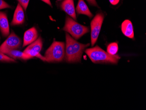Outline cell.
Returning a JSON list of instances; mask_svg holds the SVG:
<instances>
[{
    "instance_id": "1",
    "label": "cell",
    "mask_w": 146,
    "mask_h": 110,
    "mask_svg": "<svg viewBox=\"0 0 146 110\" xmlns=\"http://www.w3.org/2000/svg\"><path fill=\"white\" fill-rule=\"evenodd\" d=\"M65 59L68 63L81 62L82 55L85 48L90 45L82 44L77 42L68 33L66 34Z\"/></svg>"
},
{
    "instance_id": "2",
    "label": "cell",
    "mask_w": 146,
    "mask_h": 110,
    "mask_svg": "<svg viewBox=\"0 0 146 110\" xmlns=\"http://www.w3.org/2000/svg\"><path fill=\"white\" fill-rule=\"evenodd\" d=\"M85 53L94 63L116 64L120 59L118 55H110L98 46L86 49Z\"/></svg>"
},
{
    "instance_id": "3",
    "label": "cell",
    "mask_w": 146,
    "mask_h": 110,
    "mask_svg": "<svg viewBox=\"0 0 146 110\" xmlns=\"http://www.w3.org/2000/svg\"><path fill=\"white\" fill-rule=\"evenodd\" d=\"M65 43L54 41L46 50L44 56L45 61L48 62H60L65 57Z\"/></svg>"
},
{
    "instance_id": "4",
    "label": "cell",
    "mask_w": 146,
    "mask_h": 110,
    "mask_svg": "<svg viewBox=\"0 0 146 110\" xmlns=\"http://www.w3.org/2000/svg\"><path fill=\"white\" fill-rule=\"evenodd\" d=\"M63 30L69 33L75 40H78L89 31L88 27L78 23L74 19L68 16L66 17Z\"/></svg>"
},
{
    "instance_id": "5",
    "label": "cell",
    "mask_w": 146,
    "mask_h": 110,
    "mask_svg": "<svg viewBox=\"0 0 146 110\" xmlns=\"http://www.w3.org/2000/svg\"><path fill=\"white\" fill-rule=\"evenodd\" d=\"M104 19V15L103 14L98 13L91 22V43L92 46L95 45L97 41Z\"/></svg>"
},
{
    "instance_id": "6",
    "label": "cell",
    "mask_w": 146,
    "mask_h": 110,
    "mask_svg": "<svg viewBox=\"0 0 146 110\" xmlns=\"http://www.w3.org/2000/svg\"><path fill=\"white\" fill-rule=\"evenodd\" d=\"M22 40L13 32L0 46V52L4 54L5 52L11 50H17L21 47Z\"/></svg>"
},
{
    "instance_id": "7",
    "label": "cell",
    "mask_w": 146,
    "mask_h": 110,
    "mask_svg": "<svg viewBox=\"0 0 146 110\" xmlns=\"http://www.w3.org/2000/svg\"><path fill=\"white\" fill-rule=\"evenodd\" d=\"M42 47V41L41 37H39L37 40L34 42L31 43L25 50L23 52L27 54L33 58L36 57H38L43 61H45L44 56H42L40 54V52L41 51Z\"/></svg>"
},
{
    "instance_id": "8",
    "label": "cell",
    "mask_w": 146,
    "mask_h": 110,
    "mask_svg": "<svg viewBox=\"0 0 146 110\" xmlns=\"http://www.w3.org/2000/svg\"><path fill=\"white\" fill-rule=\"evenodd\" d=\"M38 37L37 30L35 27H32L25 33L23 37V47L33 43Z\"/></svg>"
},
{
    "instance_id": "9",
    "label": "cell",
    "mask_w": 146,
    "mask_h": 110,
    "mask_svg": "<svg viewBox=\"0 0 146 110\" xmlns=\"http://www.w3.org/2000/svg\"><path fill=\"white\" fill-rule=\"evenodd\" d=\"M25 21V14L23 7L19 3H18L14 12L13 19L11 23V25H19L23 23Z\"/></svg>"
},
{
    "instance_id": "10",
    "label": "cell",
    "mask_w": 146,
    "mask_h": 110,
    "mask_svg": "<svg viewBox=\"0 0 146 110\" xmlns=\"http://www.w3.org/2000/svg\"><path fill=\"white\" fill-rule=\"evenodd\" d=\"M61 9L73 18L76 20V14L74 8V0H64L61 3Z\"/></svg>"
},
{
    "instance_id": "11",
    "label": "cell",
    "mask_w": 146,
    "mask_h": 110,
    "mask_svg": "<svg viewBox=\"0 0 146 110\" xmlns=\"http://www.w3.org/2000/svg\"><path fill=\"white\" fill-rule=\"evenodd\" d=\"M0 29L4 37L9 35V25L8 17L5 13L1 11H0Z\"/></svg>"
},
{
    "instance_id": "12",
    "label": "cell",
    "mask_w": 146,
    "mask_h": 110,
    "mask_svg": "<svg viewBox=\"0 0 146 110\" xmlns=\"http://www.w3.org/2000/svg\"><path fill=\"white\" fill-rule=\"evenodd\" d=\"M121 29L125 36L129 38H134L133 25L130 20H125L122 23Z\"/></svg>"
},
{
    "instance_id": "13",
    "label": "cell",
    "mask_w": 146,
    "mask_h": 110,
    "mask_svg": "<svg viewBox=\"0 0 146 110\" xmlns=\"http://www.w3.org/2000/svg\"><path fill=\"white\" fill-rule=\"evenodd\" d=\"M9 57L14 59H20L23 60H27L32 58L30 56L25 54L23 52L17 50H11L7 51L4 53Z\"/></svg>"
},
{
    "instance_id": "14",
    "label": "cell",
    "mask_w": 146,
    "mask_h": 110,
    "mask_svg": "<svg viewBox=\"0 0 146 110\" xmlns=\"http://www.w3.org/2000/svg\"><path fill=\"white\" fill-rule=\"evenodd\" d=\"M76 11L78 14L84 15L88 16L90 18L93 17L92 14L91 13L84 0H79L76 8Z\"/></svg>"
},
{
    "instance_id": "15",
    "label": "cell",
    "mask_w": 146,
    "mask_h": 110,
    "mask_svg": "<svg viewBox=\"0 0 146 110\" xmlns=\"http://www.w3.org/2000/svg\"><path fill=\"white\" fill-rule=\"evenodd\" d=\"M118 44L117 43H110L107 48V53L112 55H116L118 51Z\"/></svg>"
},
{
    "instance_id": "16",
    "label": "cell",
    "mask_w": 146,
    "mask_h": 110,
    "mask_svg": "<svg viewBox=\"0 0 146 110\" xmlns=\"http://www.w3.org/2000/svg\"><path fill=\"white\" fill-rule=\"evenodd\" d=\"M0 61L2 62H16L15 60L0 52Z\"/></svg>"
},
{
    "instance_id": "17",
    "label": "cell",
    "mask_w": 146,
    "mask_h": 110,
    "mask_svg": "<svg viewBox=\"0 0 146 110\" xmlns=\"http://www.w3.org/2000/svg\"><path fill=\"white\" fill-rule=\"evenodd\" d=\"M17 1H19V3L21 5L25 11L29 3V0H17Z\"/></svg>"
},
{
    "instance_id": "18",
    "label": "cell",
    "mask_w": 146,
    "mask_h": 110,
    "mask_svg": "<svg viewBox=\"0 0 146 110\" xmlns=\"http://www.w3.org/2000/svg\"><path fill=\"white\" fill-rule=\"evenodd\" d=\"M11 8V6L6 3L4 0H0V10Z\"/></svg>"
},
{
    "instance_id": "19",
    "label": "cell",
    "mask_w": 146,
    "mask_h": 110,
    "mask_svg": "<svg viewBox=\"0 0 146 110\" xmlns=\"http://www.w3.org/2000/svg\"><path fill=\"white\" fill-rule=\"evenodd\" d=\"M88 1V3L90 4V5H92L95 6H97L98 7L96 1V0H87Z\"/></svg>"
},
{
    "instance_id": "20",
    "label": "cell",
    "mask_w": 146,
    "mask_h": 110,
    "mask_svg": "<svg viewBox=\"0 0 146 110\" xmlns=\"http://www.w3.org/2000/svg\"><path fill=\"white\" fill-rule=\"evenodd\" d=\"M109 1H110V2L111 5H117L119 3L120 0H109Z\"/></svg>"
},
{
    "instance_id": "21",
    "label": "cell",
    "mask_w": 146,
    "mask_h": 110,
    "mask_svg": "<svg viewBox=\"0 0 146 110\" xmlns=\"http://www.w3.org/2000/svg\"><path fill=\"white\" fill-rule=\"evenodd\" d=\"M41 1L45 2V3L48 4V5H49L50 6L52 7L51 3L50 0H41Z\"/></svg>"
},
{
    "instance_id": "22",
    "label": "cell",
    "mask_w": 146,
    "mask_h": 110,
    "mask_svg": "<svg viewBox=\"0 0 146 110\" xmlns=\"http://www.w3.org/2000/svg\"><path fill=\"white\" fill-rule=\"evenodd\" d=\"M57 1H61V0H57Z\"/></svg>"
}]
</instances>
